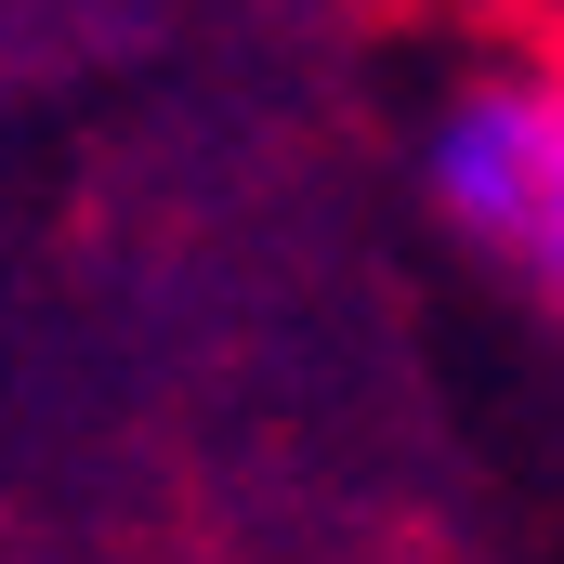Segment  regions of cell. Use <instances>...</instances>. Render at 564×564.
I'll use <instances>...</instances> for the list:
<instances>
[{"label":"cell","instance_id":"6da1fadb","mask_svg":"<svg viewBox=\"0 0 564 564\" xmlns=\"http://www.w3.org/2000/svg\"><path fill=\"white\" fill-rule=\"evenodd\" d=\"M421 184L446 210V237H473L499 276H525L552 302V276H564V79L552 66L459 79L421 144Z\"/></svg>","mask_w":564,"mask_h":564}]
</instances>
